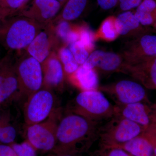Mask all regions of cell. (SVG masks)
I'll use <instances>...</instances> for the list:
<instances>
[{
    "mask_svg": "<svg viewBox=\"0 0 156 156\" xmlns=\"http://www.w3.org/2000/svg\"><path fill=\"white\" fill-rule=\"evenodd\" d=\"M100 122L67 112L58 123L57 142L53 154L84 153L98 138Z\"/></svg>",
    "mask_w": 156,
    "mask_h": 156,
    "instance_id": "cell-1",
    "label": "cell"
},
{
    "mask_svg": "<svg viewBox=\"0 0 156 156\" xmlns=\"http://www.w3.org/2000/svg\"><path fill=\"white\" fill-rule=\"evenodd\" d=\"M44 27L21 15L9 17L0 27V46L7 52L24 50Z\"/></svg>",
    "mask_w": 156,
    "mask_h": 156,
    "instance_id": "cell-2",
    "label": "cell"
},
{
    "mask_svg": "<svg viewBox=\"0 0 156 156\" xmlns=\"http://www.w3.org/2000/svg\"><path fill=\"white\" fill-rule=\"evenodd\" d=\"M67 112L98 122L108 119L115 114V105L98 89L81 91L67 105Z\"/></svg>",
    "mask_w": 156,
    "mask_h": 156,
    "instance_id": "cell-3",
    "label": "cell"
},
{
    "mask_svg": "<svg viewBox=\"0 0 156 156\" xmlns=\"http://www.w3.org/2000/svg\"><path fill=\"white\" fill-rule=\"evenodd\" d=\"M144 128L125 117L119 115L100 124L98 138L102 147H118L134 137L144 133Z\"/></svg>",
    "mask_w": 156,
    "mask_h": 156,
    "instance_id": "cell-4",
    "label": "cell"
},
{
    "mask_svg": "<svg viewBox=\"0 0 156 156\" xmlns=\"http://www.w3.org/2000/svg\"><path fill=\"white\" fill-rule=\"evenodd\" d=\"M15 67L21 95L28 98L43 87L41 64L25 50L16 53Z\"/></svg>",
    "mask_w": 156,
    "mask_h": 156,
    "instance_id": "cell-5",
    "label": "cell"
},
{
    "mask_svg": "<svg viewBox=\"0 0 156 156\" xmlns=\"http://www.w3.org/2000/svg\"><path fill=\"white\" fill-rule=\"evenodd\" d=\"M60 112L56 109L45 121L27 126L26 140L37 151L52 153L55 149Z\"/></svg>",
    "mask_w": 156,
    "mask_h": 156,
    "instance_id": "cell-6",
    "label": "cell"
},
{
    "mask_svg": "<svg viewBox=\"0 0 156 156\" xmlns=\"http://www.w3.org/2000/svg\"><path fill=\"white\" fill-rule=\"evenodd\" d=\"M98 90L108 95L118 106L150 101L145 88L136 81L122 80L99 86Z\"/></svg>",
    "mask_w": 156,
    "mask_h": 156,
    "instance_id": "cell-7",
    "label": "cell"
},
{
    "mask_svg": "<svg viewBox=\"0 0 156 156\" xmlns=\"http://www.w3.org/2000/svg\"><path fill=\"white\" fill-rule=\"evenodd\" d=\"M55 103L52 90L44 87L27 98L24 107L26 126L41 122L48 119L56 110Z\"/></svg>",
    "mask_w": 156,
    "mask_h": 156,
    "instance_id": "cell-8",
    "label": "cell"
},
{
    "mask_svg": "<svg viewBox=\"0 0 156 156\" xmlns=\"http://www.w3.org/2000/svg\"><path fill=\"white\" fill-rule=\"evenodd\" d=\"M115 106V115L133 121L144 128V134L156 138V103L136 102L124 106Z\"/></svg>",
    "mask_w": 156,
    "mask_h": 156,
    "instance_id": "cell-9",
    "label": "cell"
},
{
    "mask_svg": "<svg viewBox=\"0 0 156 156\" xmlns=\"http://www.w3.org/2000/svg\"><path fill=\"white\" fill-rule=\"evenodd\" d=\"M120 53L127 65L137 64L156 58V34H145L126 41Z\"/></svg>",
    "mask_w": 156,
    "mask_h": 156,
    "instance_id": "cell-10",
    "label": "cell"
},
{
    "mask_svg": "<svg viewBox=\"0 0 156 156\" xmlns=\"http://www.w3.org/2000/svg\"><path fill=\"white\" fill-rule=\"evenodd\" d=\"M126 64L120 53L95 50L82 66L95 69L98 74L108 76L114 73H123Z\"/></svg>",
    "mask_w": 156,
    "mask_h": 156,
    "instance_id": "cell-11",
    "label": "cell"
},
{
    "mask_svg": "<svg viewBox=\"0 0 156 156\" xmlns=\"http://www.w3.org/2000/svg\"><path fill=\"white\" fill-rule=\"evenodd\" d=\"M61 46L54 25L51 23L37 35L24 50L41 64L52 52H57Z\"/></svg>",
    "mask_w": 156,
    "mask_h": 156,
    "instance_id": "cell-12",
    "label": "cell"
},
{
    "mask_svg": "<svg viewBox=\"0 0 156 156\" xmlns=\"http://www.w3.org/2000/svg\"><path fill=\"white\" fill-rule=\"evenodd\" d=\"M65 4L57 0H31L18 15L45 27L55 19Z\"/></svg>",
    "mask_w": 156,
    "mask_h": 156,
    "instance_id": "cell-13",
    "label": "cell"
},
{
    "mask_svg": "<svg viewBox=\"0 0 156 156\" xmlns=\"http://www.w3.org/2000/svg\"><path fill=\"white\" fill-rule=\"evenodd\" d=\"M15 59L16 53L11 52H7L0 58V103L19 92Z\"/></svg>",
    "mask_w": 156,
    "mask_h": 156,
    "instance_id": "cell-14",
    "label": "cell"
},
{
    "mask_svg": "<svg viewBox=\"0 0 156 156\" xmlns=\"http://www.w3.org/2000/svg\"><path fill=\"white\" fill-rule=\"evenodd\" d=\"M41 66L44 77L43 87L51 90H62L66 75L57 52H52Z\"/></svg>",
    "mask_w": 156,
    "mask_h": 156,
    "instance_id": "cell-15",
    "label": "cell"
},
{
    "mask_svg": "<svg viewBox=\"0 0 156 156\" xmlns=\"http://www.w3.org/2000/svg\"><path fill=\"white\" fill-rule=\"evenodd\" d=\"M116 26L119 37L127 41L147 34L154 33L153 28L144 26L138 21L134 11H124L116 17Z\"/></svg>",
    "mask_w": 156,
    "mask_h": 156,
    "instance_id": "cell-16",
    "label": "cell"
},
{
    "mask_svg": "<svg viewBox=\"0 0 156 156\" xmlns=\"http://www.w3.org/2000/svg\"><path fill=\"white\" fill-rule=\"evenodd\" d=\"M123 73L131 76L146 89L156 90V58L137 64H126Z\"/></svg>",
    "mask_w": 156,
    "mask_h": 156,
    "instance_id": "cell-17",
    "label": "cell"
},
{
    "mask_svg": "<svg viewBox=\"0 0 156 156\" xmlns=\"http://www.w3.org/2000/svg\"><path fill=\"white\" fill-rule=\"evenodd\" d=\"M154 141L143 133L116 147L122 149L131 156H154Z\"/></svg>",
    "mask_w": 156,
    "mask_h": 156,
    "instance_id": "cell-18",
    "label": "cell"
},
{
    "mask_svg": "<svg viewBox=\"0 0 156 156\" xmlns=\"http://www.w3.org/2000/svg\"><path fill=\"white\" fill-rule=\"evenodd\" d=\"M71 83L81 91L98 89L99 79L95 69L80 66L77 70L68 77Z\"/></svg>",
    "mask_w": 156,
    "mask_h": 156,
    "instance_id": "cell-19",
    "label": "cell"
},
{
    "mask_svg": "<svg viewBox=\"0 0 156 156\" xmlns=\"http://www.w3.org/2000/svg\"><path fill=\"white\" fill-rule=\"evenodd\" d=\"M89 0H68L52 23L59 21L71 22L79 18L87 7Z\"/></svg>",
    "mask_w": 156,
    "mask_h": 156,
    "instance_id": "cell-20",
    "label": "cell"
},
{
    "mask_svg": "<svg viewBox=\"0 0 156 156\" xmlns=\"http://www.w3.org/2000/svg\"><path fill=\"white\" fill-rule=\"evenodd\" d=\"M54 25L56 36L62 46H69L78 41L80 36V24H75L70 21H59Z\"/></svg>",
    "mask_w": 156,
    "mask_h": 156,
    "instance_id": "cell-21",
    "label": "cell"
},
{
    "mask_svg": "<svg viewBox=\"0 0 156 156\" xmlns=\"http://www.w3.org/2000/svg\"><path fill=\"white\" fill-rule=\"evenodd\" d=\"M134 12L142 25L154 29L156 26V0H143Z\"/></svg>",
    "mask_w": 156,
    "mask_h": 156,
    "instance_id": "cell-22",
    "label": "cell"
},
{
    "mask_svg": "<svg viewBox=\"0 0 156 156\" xmlns=\"http://www.w3.org/2000/svg\"><path fill=\"white\" fill-rule=\"evenodd\" d=\"M95 42L102 41L106 42L114 41L119 37L116 26V17L109 16L101 23L97 31L94 32Z\"/></svg>",
    "mask_w": 156,
    "mask_h": 156,
    "instance_id": "cell-23",
    "label": "cell"
},
{
    "mask_svg": "<svg viewBox=\"0 0 156 156\" xmlns=\"http://www.w3.org/2000/svg\"><path fill=\"white\" fill-rule=\"evenodd\" d=\"M57 53L64 69L66 76L68 77L75 72L80 65L76 61L68 47L62 46L57 50Z\"/></svg>",
    "mask_w": 156,
    "mask_h": 156,
    "instance_id": "cell-24",
    "label": "cell"
},
{
    "mask_svg": "<svg viewBox=\"0 0 156 156\" xmlns=\"http://www.w3.org/2000/svg\"><path fill=\"white\" fill-rule=\"evenodd\" d=\"M31 0H0V11L6 18L18 15Z\"/></svg>",
    "mask_w": 156,
    "mask_h": 156,
    "instance_id": "cell-25",
    "label": "cell"
},
{
    "mask_svg": "<svg viewBox=\"0 0 156 156\" xmlns=\"http://www.w3.org/2000/svg\"><path fill=\"white\" fill-rule=\"evenodd\" d=\"M78 41L82 42L91 53L95 50L94 32L85 23L80 24V36Z\"/></svg>",
    "mask_w": 156,
    "mask_h": 156,
    "instance_id": "cell-26",
    "label": "cell"
},
{
    "mask_svg": "<svg viewBox=\"0 0 156 156\" xmlns=\"http://www.w3.org/2000/svg\"><path fill=\"white\" fill-rule=\"evenodd\" d=\"M68 47L76 61L80 66L84 64L91 53L80 41L72 43Z\"/></svg>",
    "mask_w": 156,
    "mask_h": 156,
    "instance_id": "cell-27",
    "label": "cell"
},
{
    "mask_svg": "<svg viewBox=\"0 0 156 156\" xmlns=\"http://www.w3.org/2000/svg\"><path fill=\"white\" fill-rule=\"evenodd\" d=\"M11 146L17 156H37L36 150L27 140L20 144L13 143Z\"/></svg>",
    "mask_w": 156,
    "mask_h": 156,
    "instance_id": "cell-28",
    "label": "cell"
},
{
    "mask_svg": "<svg viewBox=\"0 0 156 156\" xmlns=\"http://www.w3.org/2000/svg\"><path fill=\"white\" fill-rule=\"evenodd\" d=\"M17 136V131L13 126H2L0 128V142L4 144L13 143Z\"/></svg>",
    "mask_w": 156,
    "mask_h": 156,
    "instance_id": "cell-29",
    "label": "cell"
},
{
    "mask_svg": "<svg viewBox=\"0 0 156 156\" xmlns=\"http://www.w3.org/2000/svg\"><path fill=\"white\" fill-rule=\"evenodd\" d=\"M92 156H131L122 149L116 147H105Z\"/></svg>",
    "mask_w": 156,
    "mask_h": 156,
    "instance_id": "cell-30",
    "label": "cell"
},
{
    "mask_svg": "<svg viewBox=\"0 0 156 156\" xmlns=\"http://www.w3.org/2000/svg\"><path fill=\"white\" fill-rule=\"evenodd\" d=\"M98 5L103 10H110L119 5V0H97Z\"/></svg>",
    "mask_w": 156,
    "mask_h": 156,
    "instance_id": "cell-31",
    "label": "cell"
},
{
    "mask_svg": "<svg viewBox=\"0 0 156 156\" xmlns=\"http://www.w3.org/2000/svg\"><path fill=\"white\" fill-rule=\"evenodd\" d=\"M142 1L143 0H119V4H122L126 9L132 10L137 8Z\"/></svg>",
    "mask_w": 156,
    "mask_h": 156,
    "instance_id": "cell-32",
    "label": "cell"
},
{
    "mask_svg": "<svg viewBox=\"0 0 156 156\" xmlns=\"http://www.w3.org/2000/svg\"><path fill=\"white\" fill-rule=\"evenodd\" d=\"M0 156H17L11 146L0 145Z\"/></svg>",
    "mask_w": 156,
    "mask_h": 156,
    "instance_id": "cell-33",
    "label": "cell"
},
{
    "mask_svg": "<svg viewBox=\"0 0 156 156\" xmlns=\"http://www.w3.org/2000/svg\"><path fill=\"white\" fill-rule=\"evenodd\" d=\"M83 153H62L54 154L53 156H83Z\"/></svg>",
    "mask_w": 156,
    "mask_h": 156,
    "instance_id": "cell-34",
    "label": "cell"
},
{
    "mask_svg": "<svg viewBox=\"0 0 156 156\" xmlns=\"http://www.w3.org/2000/svg\"><path fill=\"white\" fill-rule=\"evenodd\" d=\"M6 19H7L6 17L0 11V27H1V26L2 25L3 23L5 22Z\"/></svg>",
    "mask_w": 156,
    "mask_h": 156,
    "instance_id": "cell-35",
    "label": "cell"
},
{
    "mask_svg": "<svg viewBox=\"0 0 156 156\" xmlns=\"http://www.w3.org/2000/svg\"><path fill=\"white\" fill-rule=\"evenodd\" d=\"M57 1H59V2H63L66 3L67 2L68 0H57Z\"/></svg>",
    "mask_w": 156,
    "mask_h": 156,
    "instance_id": "cell-36",
    "label": "cell"
},
{
    "mask_svg": "<svg viewBox=\"0 0 156 156\" xmlns=\"http://www.w3.org/2000/svg\"><path fill=\"white\" fill-rule=\"evenodd\" d=\"M154 156H156V146L155 147L154 151Z\"/></svg>",
    "mask_w": 156,
    "mask_h": 156,
    "instance_id": "cell-37",
    "label": "cell"
},
{
    "mask_svg": "<svg viewBox=\"0 0 156 156\" xmlns=\"http://www.w3.org/2000/svg\"><path fill=\"white\" fill-rule=\"evenodd\" d=\"M2 47H1V46H0V55H1V53H2Z\"/></svg>",
    "mask_w": 156,
    "mask_h": 156,
    "instance_id": "cell-38",
    "label": "cell"
},
{
    "mask_svg": "<svg viewBox=\"0 0 156 156\" xmlns=\"http://www.w3.org/2000/svg\"><path fill=\"white\" fill-rule=\"evenodd\" d=\"M154 30L155 31V32H156V26L154 28Z\"/></svg>",
    "mask_w": 156,
    "mask_h": 156,
    "instance_id": "cell-39",
    "label": "cell"
},
{
    "mask_svg": "<svg viewBox=\"0 0 156 156\" xmlns=\"http://www.w3.org/2000/svg\"><path fill=\"white\" fill-rule=\"evenodd\" d=\"M155 145L156 146V139H155Z\"/></svg>",
    "mask_w": 156,
    "mask_h": 156,
    "instance_id": "cell-40",
    "label": "cell"
},
{
    "mask_svg": "<svg viewBox=\"0 0 156 156\" xmlns=\"http://www.w3.org/2000/svg\"><path fill=\"white\" fill-rule=\"evenodd\" d=\"M2 126H0V128H1V127H2Z\"/></svg>",
    "mask_w": 156,
    "mask_h": 156,
    "instance_id": "cell-41",
    "label": "cell"
}]
</instances>
